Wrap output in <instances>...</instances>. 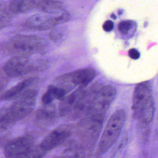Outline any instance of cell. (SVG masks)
I'll return each instance as SVG.
<instances>
[{"instance_id":"6da1fadb","label":"cell","mask_w":158,"mask_h":158,"mask_svg":"<svg viewBox=\"0 0 158 158\" xmlns=\"http://www.w3.org/2000/svg\"><path fill=\"white\" fill-rule=\"evenodd\" d=\"M133 116L143 124L152 122L155 107L151 89L148 82L138 84L134 91L133 99Z\"/></svg>"},{"instance_id":"7a4b0ae2","label":"cell","mask_w":158,"mask_h":158,"mask_svg":"<svg viewBox=\"0 0 158 158\" xmlns=\"http://www.w3.org/2000/svg\"><path fill=\"white\" fill-rule=\"evenodd\" d=\"M47 42L44 39L35 35H18L5 43L4 48L9 53L23 56L41 53L46 49Z\"/></svg>"},{"instance_id":"3957f363","label":"cell","mask_w":158,"mask_h":158,"mask_svg":"<svg viewBox=\"0 0 158 158\" xmlns=\"http://www.w3.org/2000/svg\"><path fill=\"white\" fill-rule=\"evenodd\" d=\"M126 117V113L123 110L116 111L110 117L99 142L98 150L100 154L107 152L118 139Z\"/></svg>"},{"instance_id":"277c9868","label":"cell","mask_w":158,"mask_h":158,"mask_svg":"<svg viewBox=\"0 0 158 158\" xmlns=\"http://www.w3.org/2000/svg\"><path fill=\"white\" fill-rule=\"evenodd\" d=\"M44 65L42 62L34 60L27 56H14L4 64L5 74L10 77H17L40 71Z\"/></svg>"},{"instance_id":"5b68a950","label":"cell","mask_w":158,"mask_h":158,"mask_svg":"<svg viewBox=\"0 0 158 158\" xmlns=\"http://www.w3.org/2000/svg\"><path fill=\"white\" fill-rule=\"evenodd\" d=\"M38 94L37 90L28 89L14 99L8 107L16 122L27 117L33 112Z\"/></svg>"},{"instance_id":"8992f818","label":"cell","mask_w":158,"mask_h":158,"mask_svg":"<svg viewBox=\"0 0 158 158\" xmlns=\"http://www.w3.org/2000/svg\"><path fill=\"white\" fill-rule=\"evenodd\" d=\"M116 92V89L112 86L100 88L88 108V113L90 115L103 116L114 99Z\"/></svg>"},{"instance_id":"52a82bcc","label":"cell","mask_w":158,"mask_h":158,"mask_svg":"<svg viewBox=\"0 0 158 158\" xmlns=\"http://www.w3.org/2000/svg\"><path fill=\"white\" fill-rule=\"evenodd\" d=\"M70 18L71 15L67 12H64L55 17L43 14L35 15L27 18L24 23V26L30 30H49L54 28L58 25L67 22Z\"/></svg>"},{"instance_id":"ba28073f","label":"cell","mask_w":158,"mask_h":158,"mask_svg":"<svg viewBox=\"0 0 158 158\" xmlns=\"http://www.w3.org/2000/svg\"><path fill=\"white\" fill-rule=\"evenodd\" d=\"M71 134V129L69 126H61L47 135L40 143V146L48 152L64 142Z\"/></svg>"},{"instance_id":"9c48e42d","label":"cell","mask_w":158,"mask_h":158,"mask_svg":"<svg viewBox=\"0 0 158 158\" xmlns=\"http://www.w3.org/2000/svg\"><path fill=\"white\" fill-rule=\"evenodd\" d=\"M34 138L30 135L22 136L10 140L5 145L4 155L6 158H17L34 144Z\"/></svg>"},{"instance_id":"30bf717a","label":"cell","mask_w":158,"mask_h":158,"mask_svg":"<svg viewBox=\"0 0 158 158\" xmlns=\"http://www.w3.org/2000/svg\"><path fill=\"white\" fill-rule=\"evenodd\" d=\"M35 81V77H29L18 83L0 96V101L14 100L24 92Z\"/></svg>"},{"instance_id":"8fae6325","label":"cell","mask_w":158,"mask_h":158,"mask_svg":"<svg viewBox=\"0 0 158 158\" xmlns=\"http://www.w3.org/2000/svg\"><path fill=\"white\" fill-rule=\"evenodd\" d=\"M70 74V81L74 85L85 86L94 79L96 72L92 68H85Z\"/></svg>"},{"instance_id":"7c38bea8","label":"cell","mask_w":158,"mask_h":158,"mask_svg":"<svg viewBox=\"0 0 158 158\" xmlns=\"http://www.w3.org/2000/svg\"><path fill=\"white\" fill-rule=\"evenodd\" d=\"M9 10L16 14L27 13L36 9V1L14 0L10 2Z\"/></svg>"},{"instance_id":"4fadbf2b","label":"cell","mask_w":158,"mask_h":158,"mask_svg":"<svg viewBox=\"0 0 158 158\" xmlns=\"http://www.w3.org/2000/svg\"><path fill=\"white\" fill-rule=\"evenodd\" d=\"M36 9L48 14L59 13L64 10L61 2L57 1H36Z\"/></svg>"},{"instance_id":"5bb4252c","label":"cell","mask_w":158,"mask_h":158,"mask_svg":"<svg viewBox=\"0 0 158 158\" xmlns=\"http://www.w3.org/2000/svg\"><path fill=\"white\" fill-rule=\"evenodd\" d=\"M16 123L8 107L0 109V134L7 131Z\"/></svg>"},{"instance_id":"9a60e30c","label":"cell","mask_w":158,"mask_h":158,"mask_svg":"<svg viewBox=\"0 0 158 158\" xmlns=\"http://www.w3.org/2000/svg\"><path fill=\"white\" fill-rule=\"evenodd\" d=\"M40 145H33L17 158H43L47 154Z\"/></svg>"},{"instance_id":"2e32d148","label":"cell","mask_w":158,"mask_h":158,"mask_svg":"<svg viewBox=\"0 0 158 158\" xmlns=\"http://www.w3.org/2000/svg\"><path fill=\"white\" fill-rule=\"evenodd\" d=\"M47 92L51 95L53 100L62 101L64 98L66 90L54 85H50L47 89Z\"/></svg>"},{"instance_id":"e0dca14e","label":"cell","mask_w":158,"mask_h":158,"mask_svg":"<svg viewBox=\"0 0 158 158\" xmlns=\"http://www.w3.org/2000/svg\"><path fill=\"white\" fill-rule=\"evenodd\" d=\"M9 10L0 6V29L7 26L10 23L12 17Z\"/></svg>"},{"instance_id":"ac0fdd59","label":"cell","mask_w":158,"mask_h":158,"mask_svg":"<svg viewBox=\"0 0 158 158\" xmlns=\"http://www.w3.org/2000/svg\"><path fill=\"white\" fill-rule=\"evenodd\" d=\"M64 37V30L62 28L53 29L49 34V38L54 42H58L63 39Z\"/></svg>"},{"instance_id":"d6986e66","label":"cell","mask_w":158,"mask_h":158,"mask_svg":"<svg viewBox=\"0 0 158 158\" xmlns=\"http://www.w3.org/2000/svg\"><path fill=\"white\" fill-rule=\"evenodd\" d=\"M133 26V23L132 21H123L118 25V30L122 35H127L129 31L132 29Z\"/></svg>"},{"instance_id":"ffe728a7","label":"cell","mask_w":158,"mask_h":158,"mask_svg":"<svg viewBox=\"0 0 158 158\" xmlns=\"http://www.w3.org/2000/svg\"><path fill=\"white\" fill-rule=\"evenodd\" d=\"M114 27V24L112 21L108 20L104 23L102 27L104 31L106 32H110L113 29Z\"/></svg>"},{"instance_id":"44dd1931","label":"cell","mask_w":158,"mask_h":158,"mask_svg":"<svg viewBox=\"0 0 158 158\" xmlns=\"http://www.w3.org/2000/svg\"><path fill=\"white\" fill-rule=\"evenodd\" d=\"M129 57L133 60H137L140 57L139 52L135 49H131L128 52Z\"/></svg>"},{"instance_id":"7402d4cb","label":"cell","mask_w":158,"mask_h":158,"mask_svg":"<svg viewBox=\"0 0 158 158\" xmlns=\"http://www.w3.org/2000/svg\"><path fill=\"white\" fill-rule=\"evenodd\" d=\"M53 158H78L76 156L75 154H73H73H67V155H62V156H57V157H54Z\"/></svg>"},{"instance_id":"603a6c76","label":"cell","mask_w":158,"mask_h":158,"mask_svg":"<svg viewBox=\"0 0 158 158\" xmlns=\"http://www.w3.org/2000/svg\"><path fill=\"white\" fill-rule=\"evenodd\" d=\"M5 86L6 85H5L4 82H2V81H0V92L2 91L3 89H4V88H5Z\"/></svg>"},{"instance_id":"cb8c5ba5","label":"cell","mask_w":158,"mask_h":158,"mask_svg":"<svg viewBox=\"0 0 158 158\" xmlns=\"http://www.w3.org/2000/svg\"><path fill=\"white\" fill-rule=\"evenodd\" d=\"M111 17L113 18V19H116V16H115V15H114L112 14L111 15Z\"/></svg>"}]
</instances>
